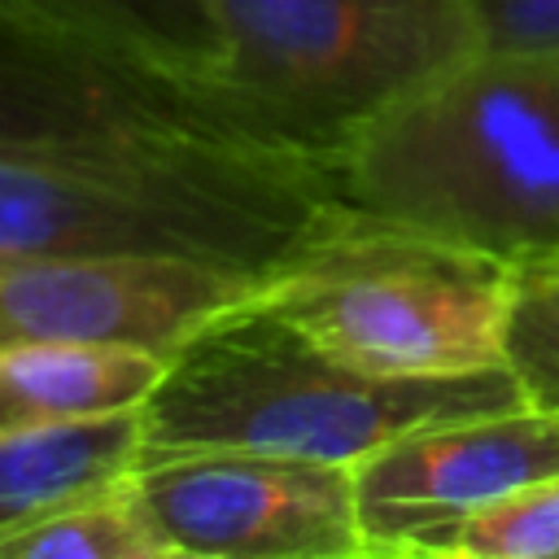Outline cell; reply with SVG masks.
Instances as JSON below:
<instances>
[{"label":"cell","instance_id":"2e32d148","mask_svg":"<svg viewBox=\"0 0 559 559\" xmlns=\"http://www.w3.org/2000/svg\"><path fill=\"white\" fill-rule=\"evenodd\" d=\"M485 48H559V0H472Z\"/></svg>","mask_w":559,"mask_h":559},{"label":"cell","instance_id":"ba28073f","mask_svg":"<svg viewBox=\"0 0 559 559\" xmlns=\"http://www.w3.org/2000/svg\"><path fill=\"white\" fill-rule=\"evenodd\" d=\"M271 271L183 253H83L0 266V345L66 341L175 358L262 301Z\"/></svg>","mask_w":559,"mask_h":559},{"label":"cell","instance_id":"4fadbf2b","mask_svg":"<svg viewBox=\"0 0 559 559\" xmlns=\"http://www.w3.org/2000/svg\"><path fill=\"white\" fill-rule=\"evenodd\" d=\"M0 559H175V550L131 476L0 537Z\"/></svg>","mask_w":559,"mask_h":559},{"label":"cell","instance_id":"8992f818","mask_svg":"<svg viewBox=\"0 0 559 559\" xmlns=\"http://www.w3.org/2000/svg\"><path fill=\"white\" fill-rule=\"evenodd\" d=\"M0 157L214 166L297 153L266 144L201 87L148 79L0 26Z\"/></svg>","mask_w":559,"mask_h":559},{"label":"cell","instance_id":"7c38bea8","mask_svg":"<svg viewBox=\"0 0 559 559\" xmlns=\"http://www.w3.org/2000/svg\"><path fill=\"white\" fill-rule=\"evenodd\" d=\"M140 459V411L31 432H0V537L44 520L74 498L131 480Z\"/></svg>","mask_w":559,"mask_h":559},{"label":"cell","instance_id":"52a82bcc","mask_svg":"<svg viewBox=\"0 0 559 559\" xmlns=\"http://www.w3.org/2000/svg\"><path fill=\"white\" fill-rule=\"evenodd\" d=\"M175 559H362L354 467L258 450H162L135 467Z\"/></svg>","mask_w":559,"mask_h":559},{"label":"cell","instance_id":"6da1fadb","mask_svg":"<svg viewBox=\"0 0 559 559\" xmlns=\"http://www.w3.org/2000/svg\"><path fill=\"white\" fill-rule=\"evenodd\" d=\"M341 201L502 258L559 240V48H476L336 157Z\"/></svg>","mask_w":559,"mask_h":559},{"label":"cell","instance_id":"3957f363","mask_svg":"<svg viewBox=\"0 0 559 559\" xmlns=\"http://www.w3.org/2000/svg\"><path fill=\"white\" fill-rule=\"evenodd\" d=\"M336 205V175L306 157L214 166L0 157V266L83 253H183L275 271Z\"/></svg>","mask_w":559,"mask_h":559},{"label":"cell","instance_id":"9a60e30c","mask_svg":"<svg viewBox=\"0 0 559 559\" xmlns=\"http://www.w3.org/2000/svg\"><path fill=\"white\" fill-rule=\"evenodd\" d=\"M424 555L441 559H559V476L520 485L437 533Z\"/></svg>","mask_w":559,"mask_h":559},{"label":"cell","instance_id":"7a4b0ae2","mask_svg":"<svg viewBox=\"0 0 559 559\" xmlns=\"http://www.w3.org/2000/svg\"><path fill=\"white\" fill-rule=\"evenodd\" d=\"M520 402L524 393L507 367L371 376L249 306L183 345L140 415L144 454L258 450L354 467L406 432Z\"/></svg>","mask_w":559,"mask_h":559},{"label":"cell","instance_id":"5b68a950","mask_svg":"<svg viewBox=\"0 0 559 559\" xmlns=\"http://www.w3.org/2000/svg\"><path fill=\"white\" fill-rule=\"evenodd\" d=\"M511 258L341 201L266 280L262 310L371 376L502 367Z\"/></svg>","mask_w":559,"mask_h":559},{"label":"cell","instance_id":"5bb4252c","mask_svg":"<svg viewBox=\"0 0 559 559\" xmlns=\"http://www.w3.org/2000/svg\"><path fill=\"white\" fill-rule=\"evenodd\" d=\"M502 367L528 406L559 411V240L511 258Z\"/></svg>","mask_w":559,"mask_h":559},{"label":"cell","instance_id":"30bf717a","mask_svg":"<svg viewBox=\"0 0 559 559\" xmlns=\"http://www.w3.org/2000/svg\"><path fill=\"white\" fill-rule=\"evenodd\" d=\"M0 26L214 96L210 0H0Z\"/></svg>","mask_w":559,"mask_h":559},{"label":"cell","instance_id":"8fae6325","mask_svg":"<svg viewBox=\"0 0 559 559\" xmlns=\"http://www.w3.org/2000/svg\"><path fill=\"white\" fill-rule=\"evenodd\" d=\"M170 358L114 345L13 341L0 345V432L144 411Z\"/></svg>","mask_w":559,"mask_h":559},{"label":"cell","instance_id":"277c9868","mask_svg":"<svg viewBox=\"0 0 559 559\" xmlns=\"http://www.w3.org/2000/svg\"><path fill=\"white\" fill-rule=\"evenodd\" d=\"M210 17L214 96L332 175L380 114L480 48L472 0H210Z\"/></svg>","mask_w":559,"mask_h":559},{"label":"cell","instance_id":"9c48e42d","mask_svg":"<svg viewBox=\"0 0 559 559\" xmlns=\"http://www.w3.org/2000/svg\"><path fill=\"white\" fill-rule=\"evenodd\" d=\"M546 476H559V411L520 402L406 432L354 463L367 555H424L463 515Z\"/></svg>","mask_w":559,"mask_h":559}]
</instances>
